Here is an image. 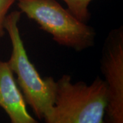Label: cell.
Here are the masks:
<instances>
[{"mask_svg":"<svg viewBox=\"0 0 123 123\" xmlns=\"http://www.w3.org/2000/svg\"><path fill=\"white\" fill-rule=\"evenodd\" d=\"M20 11H12L7 14L4 28L12 44V51L7 61L17 84L25 101L40 120H48L52 114L55 101L56 81L52 77H42L31 63L21 37L18 22Z\"/></svg>","mask_w":123,"mask_h":123,"instance_id":"1","label":"cell"},{"mask_svg":"<svg viewBox=\"0 0 123 123\" xmlns=\"http://www.w3.org/2000/svg\"><path fill=\"white\" fill-rule=\"evenodd\" d=\"M106 103L104 79L97 77L88 84L64 75L56 81L53 111L46 123H103Z\"/></svg>","mask_w":123,"mask_h":123,"instance_id":"2","label":"cell"},{"mask_svg":"<svg viewBox=\"0 0 123 123\" xmlns=\"http://www.w3.org/2000/svg\"><path fill=\"white\" fill-rule=\"evenodd\" d=\"M21 13L52 36L60 46L82 51L94 45L96 31L55 0H17Z\"/></svg>","mask_w":123,"mask_h":123,"instance_id":"3","label":"cell"},{"mask_svg":"<svg viewBox=\"0 0 123 123\" xmlns=\"http://www.w3.org/2000/svg\"><path fill=\"white\" fill-rule=\"evenodd\" d=\"M101 70L107 86L103 123H123V27L113 29L102 49Z\"/></svg>","mask_w":123,"mask_h":123,"instance_id":"4","label":"cell"},{"mask_svg":"<svg viewBox=\"0 0 123 123\" xmlns=\"http://www.w3.org/2000/svg\"><path fill=\"white\" fill-rule=\"evenodd\" d=\"M0 107L10 123H40L27 110L26 102L7 62L0 60Z\"/></svg>","mask_w":123,"mask_h":123,"instance_id":"5","label":"cell"},{"mask_svg":"<svg viewBox=\"0 0 123 123\" xmlns=\"http://www.w3.org/2000/svg\"><path fill=\"white\" fill-rule=\"evenodd\" d=\"M67 9L75 17L84 23H88L90 18L89 6L93 0H63Z\"/></svg>","mask_w":123,"mask_h":123,"instance_id":"6","label":"cell"},{"mask_svg":"<svg viewBox=\"0 0 123 123\" xmlns=\"http://www.w3.org/2000/svg\"><path fill=\"white\" fill-rule=\"evenodd\" d=\"M16 1L17 0H0V38L6 33L4 28L6 17L8 14L10 8Z\"/></svg>","mask_w":123,"mask_h":123,"instance_id":"7","label":"cell"}]
</instances>
